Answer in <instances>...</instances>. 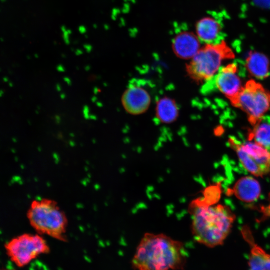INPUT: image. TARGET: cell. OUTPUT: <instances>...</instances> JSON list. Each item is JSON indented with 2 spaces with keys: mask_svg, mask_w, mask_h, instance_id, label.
Masks as SVG:
<instances>
[{
  "mask_svg": "<svg viewBox=\"0 0 270 270\" xmlns=\"http://www.w3.org/2000/svg\"><path fill=\"white\" fill-rule=\"evenodd\" d=\"M232 192L240 200L252 202L257 200L261 194V186L254 178L246 176L241 178L233 187Z\"/></svg>",
  "mask_w": 270,
  "mask_h": 270,
  "instance_id": "cell-11",
  "label": "cell"
},
{
  "mask_svg": "<svg viewBox=\"0 0 270 270\" xmlns=\"http://www.w3.org/2000/svg\"><path fill=\"white\" fill-rule=\"evenodd\" d=\"M91 100L92 102H96L98 100V98L96 96H94L93 97H92Z\"/></svg>",
  "mask_w": 270,
  "mask_h": 270,
  "instance_id": "cell-28",
  "label": "cell"
},
{
  "mask_svg": "<svg viewBox=\"0 0 270 270\" xmlns=\"http://www.w3.org/2000/svg\"><path fill=\"white\" fill-rule=\"evenodd\" d=\"M70 136H74V134H73L72 133V134H70Z\"/></svg>",
  "mask_w": 270,
  "mask_h": 270,
  "instance_id": "cell-38",
  "label": "cell"
},
{
  "mask_svg": "<svg viewBox=\"0 0 270 270\" xmlns=\"http://www.w3.org/2000/svg\"><path fill=\"white\" fill-rule=\"evenodd\" d=\"M79 31L81 34H84L86 32V28L84 26H81L79 28Z\"/></svg>",
  "mask_w": 270,
  "mask_h": 270,
  "instance_id": "cell-23",
  "label": "cell"
},
{
  "mask_svg": "<svg viewBox=\"0 0 270 270\" xmlns=\"http://www.w3.org/2000/svg\"><path fill=\"white\" fill-rule=\"evenodd\" d=\"M62 57L63 58H66V55H65V54H62Z\"/></svg>",
  "mask_w": 270,
  "mask_h": 270,
  "instance_id": "cell-36",
  "label": "cell"
},
{
  "mask_svg": "<svg viewBox=\"0 0 270 270\" xmlns=\"http://www.w3.org/2000/svg\"><path fill=\"white\" fill-rule=\"evenodd\" d=\"M234 58L233 51L224 40L216 44H206L191 59L188 72L196 80L208 81L216 74L224 60Z\"/></svg>",
  "mask_w": 270,
  "mask_h": 270,
  "instance_id": "cell-4",
  "label": "cell"
},
{
  "mask_svg": "<svg viewBox=\"0 0 270 270\" xmlns=\"http://www.w3.org/2000/svg\"><path fill=\"white\" fill-rule=\"evenodd\" d=\"M90 120H97V117L96 115L90 114Z\"/></svg>",
  "mask_w": 270,
  "mask_h": 270,
  "instance_id": "cell-26",
  "label": "cell"
},
{
  "mask_svg": "<svg viewBox=\"0 0 270 270\" xmlns=\"http://www.w3.org/2000/svg\"><path fill=\"white\" fill-rule=\"evenodd\" d=\"M91 69V66L90 65H86L84 67V70L86 72H89Z\"/></svg>",
  "mask_w": 270,
  "mask_h": 270,
  "instance_id": "cell-27",
  "label": "cell"
},
{
  "mask_svg": "<svg viewBox=\"0 0 270 270\" xmlns=\"http://www.w3.org/2000/svg\"><path fill=\"white\" fill-rule=\"evenodd\" d=\"M3 81L5 82H8L9 81V79L8 77L5 76L3 78Z\"/></svg>",
  "mask_w": 270,
  "mask_h": 270,
  "instance_id": "cell-31",
  "label": "cell"
},
{
  "mask_svg": "<svg viewBox=\"0 0 270 270\" xmlns=\"http://www.w3.org/2000/svg\"><path fill=\"white\" fill-rule=\"evenodd\" d=\"M36 113L38 114H39V112L38 110H36Z\"/></svg>",
  "mask_w": 270,
  "mask_h": 270,
  "instance_id": "cell-37",
  "label": "cell"
},
{
  "mask_svg": "<svg viewBox=\"0 0 270 270\" xmlns=\"http://www.w3.org/2000/svg\"><path fill=\"white\" fill-rule=\"evenodd\" d=\"M56 70L60 72H64L66 69L61 64H59L56 67Z\"/></svg>",
  "mask_w": 270,
  "mask_h": 270,
  "instance_id": "cell-19",
  "label": "cell"
},
{
  "mask_svg": "<svg viewBox=\"0 0 270 270\" xmlns=\"http://www.w3.org/2000/svg\"><path fill=\"white\" fill-rule=\"evenodd\" d=\"M228 144L251 174L263 177L270 172V151L252 141L242 143L234 138L228 140Z\"/></svg>",
  "mask_w": 270,
  "mask_h": 270,
  "instance_id": "cell-7",
  "label": "cell"
},
{
  "mask_svg": "<svg viewBox=\"0 0 270 270\" xmlns=\"http://www.w3.org/2000/svg\"><path fill=\"white\" fill-rule=\"evenodd\" d=\"M178 114V110L176 102L172 99L164 98L158 102L156 114L158 118L162 122L170 124L174 121Z\"/></svg>",
  "mask_w": 270,
  "mask_h": 270,
  "instance_id": "cell-15",
  "label": "cell"
},
{
  "mask_svg": "<svg viewBox=\"0 0 270 270\" xmlns=\"http://www.w3.org/2000/svg\"><path fill=\"white\" fill-rule=\"evenodd\" d=\"M60 97L62 100H64L66 98V95L65 94L62 93V94H60Z\"/></svg>",
  "mask_w": 270,
  "mask_h": 270,
  "instance_id": "cell-29",
  "label": "cell"
},
{
  "mask_svg": "<svg viewBox=\"0 0 270 270\" xmlns=\"http://www.w3.org/2000/svg\"><path fill=\"white\" fill-rule=\"evenodd\" d=\"M76 69L78 70H79L78 67H76Z\"/></svg>",
  "mask_w": 270,
  "mask_h": 270,
  "instance_id": "cell-41",
  "label": "cell"
},
{
  "mask_svg": "<svg viewBox=\"0 0 270 270\" xmlns=\"http://www.w3.org/2000/svg\"><path fill=\"white\" fill-rule=\"evenodd\" d=\"M8 85H9L10 87V88H12L13 86H14L13 83L12 82H10L8 83Z\"/></svg>",
  "mask_w": 270,
  "mask_h": 270,
  "instance_id": "cell-33",
  "label": "cell"
},
{
  "mask_svg": "<svg viewBox=\"0 0 270 270\" xmlns=\"http://www.w3.org/2000/svg\"><path fill=\"white\" fill-rule=\"evenodd\" d=\"M231 102L247 114L254 126L262 120L270 109V92L260 83L250 80Z\"/></svg>",
  "mask_w": 270,
  "mask_h": 270,
  "instance_id": "cell-5",
  "label": "cell"
},
{
  "mask_svg": "<svg viewBox=\"0 0 270 270\" xmlns=\"http://www.w3.org/2000/svg\"><path fill=\"white\" fill-rule=\"evenodd\" d=\"M56 122L57 124H60L61 122V118L60 116L58 115L55 116Z\"/></svg>",
  "mask_w": 270,
  "mask_h": 270,
  "instance_id": "cell-22",
  "label": "cell"
},
{
  "mask_svg": "<svg viewBox=\"0 0 270 270\" xmlns=\"http://www.w3.org/2000/svg\"><path fill=\"white\" fill-rule=\"evenodd\" d=\"M90 110L88 106L85 105L83 108V114L84 118L86 120H90Z\"/></svg>",
  "mask_w": 270,
  "mask_h": 270,
  "instance_id": "cell-17",
  "label": "cell"
},
{
  "mask_svg": "<svg viewBox=\"0 0 270 270\" xmlns=\"http://www.w3.org/2000/svg\"><path fill=\"white\" fill-rule=\"evenodd\" d=\"M56 90L58 92H60L62 91V87L60 84H56Z\"/></svg>",
  "mask_w": 270,
  "mask_h": 270,
  "instance_id": "cell-25",
  "label": "cell"
},
{
  "mask_svg": "<svg viewBox=\"0 0 270 270\" xmlns=\"http://www.w3.org/2000/svg\"><path fill=\"white\" fill-rule=\"evenodd\" d=\"M28 58L30 60V58L29 56H28Z\"/></svg>",
  "mask_w": 270,
  "mask_h": 270,
  "instance_id": "cell-42",
  "label": "cell"
},
{
  "mask_svg": "<svg viewBox=\"0 0 270 270\" xmlns=\"http://www.w3.org/2000/svg\"><path fill=\"white\" fill-rule=\"evenodd\" d=\"M27 218L36 233L61 242L67 241L68 219L56 201L46 198L32 200Z\"/></svg>",
  "mask_w": 270,
  "mask_h": 270,
  "instance_id": "cell-3",
  "label": "cell"
},
{
  "mask_svg": "<svg viewBox=\"0 0 270 270\" xmlns=\"http://www.w3.org/2000/svg\"><path fill=\"white\" fill-rule=\"evenodd\" d=\"M62 32H64V40L65 43L66 44L68 45L70 43V40H69V34H70L72 32H68V31H66V28H62Z\"/></svg>",
  "mask_w": 270,
  "mask_h": 270,
  "instance_id": "cell-18",
  "label": "cell"
},
{
  "mask_svg": "<svg viewBox=\"0 0 270 270\" xmlns=\"http://www.w3.org/2000/svg\"><path fill=\"white\" fill-rule=\"evenodd\" d=\"M34 56H35V58H38V55L37 54H34Z\"/></svg>",
  "mask_w": 270,
  "mask_h": 270,
  "instance_id": "cell-35",
  "label": "cell"
},
{
  "mask_svg": "<svg viewBox=\"0 0 270 270\" xmlns=\"http://www.w3.org/2000/svg\"><path fill=\"white\" fill-rule=\"evenodd\" d=\"M244 236L250 246L248 270H270V254L256 244L248 232Z\"/></svg>",
  "mask_w": 270,
  "mask_h": 270,
  "instance_id": "cell-13",
  "label": "cell"
},
{
  "mask_svg": "<svg viewBox=\"0 0 270 270\" xmlns=\"http://www.w3.org/2000/svg\"><path fill=\"white\" fill-rule=\"evenodd\" d=\"M96 106H97L98 107L100 108V107H102V104L101 102H97L96 103Z\"/></svg>",
  "mask_w": 270,
  "mask_h": 270,
  "instance_id": "cell-32",
  "label": "cell"
},
{
  "mask_svg": "<svg viewBox=\"0 0 270 270\" xmlns=\"http://www.w3.org/2000/svg\"><path fill=\"white\" fill-rule=\"evenodd\" d=\"M64 80L67 84L68 86H71L72 85V80L69 78L64 77Z\"/></svg>",
  "mask_w": 270,
  "mask_h": 270,
  "instance_id": "cell-21",
  "label": "cell"
},
{
  "mask_svg": "<svg viewBox=\"0 0 270 270\" xmlns=\"http://www.w3.org/2000/svg\"><path fill=\"white\" fill-rule=\"evenodd\" d=\"M214 189L213 187L206 188L203 196L192 200L188 208L194 238L198 243L210 248L224 244L236 218L228 206L216 204Z\"/></svg>",
  "mask_w": 270,
  "mask_h": 270,
  "instance_id": "cell-1",
  "label": "cell"
},
{
  "mask_svg": "<svg viewBox=\"0 0 270 270\" xmlns=\"http://www.w3.org/2000/svg\"><path fill=\"white\" fill-rule=\"evenodd\" d=\"M200 42L197 36L192 32H180L172 41V49L179 58L192 59L200 49Z\"/></svg>",
  "mask_w": 270,
  "mask_h": 270,
  "instance_id": "cell-10",
  "label": "cell"
},
{
  "mask_svg": "<svg viewBox=\"0 0 270 270\" xmlns=\"http://www.w3.org/2000/svg\"><path fill=\"white\" fill-rule=\"evenodd\" d=\"M4 94V92L2 90H1L0 92V96L2 97V94Z\"/></svg>",
  "mask_w": 270,
  "mask_h": 270,
  "instance_id": "cell-34",
  "label": "cell"
},
{
  "mask_svg": "<svg viewBox=\"0 0 270 270\" xmlns=\"http://www.w3.org/2000/svg\"><path fill=\"white\" fill-rule=\"evenodd\" d=\"M249 132L248 140L252 141L270 151V124L260 120Z\"/></svg>",
  "mask_w": 270,
  "mask_h": 270,
  "instance_id": "cell-16",
  "label": "cell"
},
{
  "mask_svg": "<svg viewBox=\"0 0 270 270\" xmlns=\"http://www.w3.org/2000/svg\"><path fill=\"white\" fill-rule=\"evenodd\" d=\"M122 102L124 109L132 114H141L148 109L151 96L148 90L140 84H130L124 92Z\"/></svg>",
  "mask_w": 270,
  "mask_h": 270,
  "instance_id": "cell-9",
  "label": "cell"
},
{
  "mask_svg": "<svg viewBox=\"0 0 270 270\" xmlns=\"http://www.w3.org/2000/svg\"><path fill=\"white\" fill-rule=\"evenodd\" d=\"M98 92V88L95 87V88H94V94H97Z\"/></svg>",
  "mask_w": 270,
  "mask_h": 270,
  "instance_id": "cell-30",
  "label": "cell"
},
{
  "mask_svg": "<svg viewBox=\"0 0 270 270\" xmlns=\"http://www.w3.org/2000/svg\"><path fill=\"white\" fill-rule=\"evenodd\" d=\"M38 110H40V107L38 106Z\"/></svg>",
  "mask_w": 270,
  "mask_h": 270,
  "instance_id": "cell-40",
  "label": "cell"
},
{
  "mask_svg": "<svg viewBox=\"0 0 270 270\" xmlns=\"http://www.w3.org/2000/svg\"><path fill=\"white\" fill-rule=\"evenodd\" d=\"M75 52H76L75 54H76V56H79L83 54V51L82 50H80V49L76 50Z\"/></svg>",
  "mask_w": 270,
  "mask_h": 270,
  "instance_id": "cell-24",
  "label": "cell"
},
{
  "mask_svg": "<svg viewBox=\"0 0 270 270\" xmlns=\"http://www.w3.org/2000/svg\"><path fill=\"white\" fill-rule=\"evenodd\" d=\"M221 26L214 18L205 17L200 20L196 24V34L200 40L206 44H216L219 40Z\"/></svg>",
  "mask_w": 270,
  "mask_h": 270,
  "instance_id": "cell-12",
  "label": "cell"
},
{
  "mask_svg": "<svg viewBox=\"0 0 270 270\" xmlns=\"http://www.w3.org/2000/svg\"><path fill=\"white\" fill-rule=\"evenodd\" d=\"M84 46L88 53H90L92 52V48L91 45L86 44H84Z\"/></svg>",
  "mask_w": 270,
  "mask_h": 270,
  "instance_id": "cell-20",
  "label": "cell"
},
{
  "mask_svg": "<svg viewBox=\"0 0 270 270\" xmlns=\"http://www.w3.org/2000/svg\"><path fill=\"white\" fill-rule=\"evenodd\" d=\"M184 245L164 234L146 233L132 260L135 270H183Z\"/></svg>",
  "mask_w": 270,
  "mask_h": 270,
  "instance_id": "cell-2",
  "label": "cell"
},
{
  "mask_svg": "<svg viewBox=\"0 0 270 270\" xmlns=\"http://www.w3.org/2000/svg\"><path fill=\"white\" fill-rule=\"evenodd\" d=\"M239 72L237 64L232 63L220 68L212 78L216 88L230 102L239 94L244 86Z\"/></svg>",
  "mask_w": 270,
  "mask_h": 270,
  "instance_id": "cell-8",
  "label": "cell"
},
{
  "mask_svg": "<svg viewBox=\"0 0 270 270\" xmlns=\"http://www.w3.org/2000/svg\"><path fill=\"white\" fill-rule=\"evenodd\" d=\"M246 66L250 75L258 79H264L269 76L270 61L263 54L250 53L246 60Z\"/></svg>",
  "mask_w": 270,
  "mask_h": 270,
  "instance_id": "cell-14",
  "label": "cell"
},
{
  "mask_svg": "<svg viewBox=\"0 0 270 270\" xmlns=\"http://www.w3.org/2000/svg\"><path fill=\"white\" fill-rule=\"evenodd\" d=\"M4 248L11 261L20 268L28 265L38 256L50 251L46 240L38 233L16 236L8 242Z\"/></svg>",
  "mask_w": 270,
  "mask_h": 270,
  "instance_id": "cell-6",
  "label": "cell"
},
{
  "mask_svg": "<svg viewBox=\"0 0 270 270\" xmlns=\"http://www.w3.org/2000/svg\"><path fill=\"white\" fill-rule=\"evenodd\" d=\"M28 122L29 124H30V125L31 124V122L29 120H28Z\"/></svg>",
  "mask_w": 270,
  "mask_h": 270,
  "instance_id": "cell-39",
  "label": "cell"
}]
</instances>
